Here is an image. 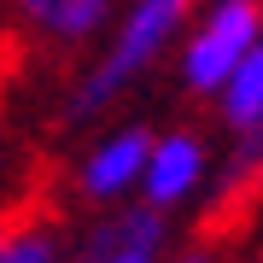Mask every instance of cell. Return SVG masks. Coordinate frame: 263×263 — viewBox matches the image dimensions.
<instances>
[{
  "label": "cell",
  "instance_id": "obj_7",
  "mask_svg": "<svg viewBox=\"0 0 263 263\" xmlns=\"http://www.w3.org/2000/svg\"><path fill=\"white\" fill-rule=\"evenodd\" d=\"M211 100H216V117H222L228 141L234 135H263V41L222 76V88Z\"/></svg>",
  "mask_w": 263,
  "mask_h": 263
},
{
  "label": "cell",
  "instance_id": "obj_9",
  "mask_svg": "<svg viewBox=\"0 0 263 263\" xmlns=\"http://www.w3.org/2000/svg\"><path fill=\"white\" fill-rule=\"evenodd\" d=\"M164 263H216L205 246H187V252H176V257H164Z\"/></svg>",
  "mask_w": 263,
  "mask_h": 263
},
{
  "label": "cell",
  "instance_id": "obj_6",
  "mask_svg": "<svg viewBox=\"0 0 263 263\" xmlns=\"http://www.w3.org/2000/svg\"><path fill=\"white\" fill-rule=\"evenodd\" d=\"M117 6L123 0H12L18 24L35 41L59 47V53H76V47H88V41H100L105 24L117 18Z\"/></svg>",
  "mask_w": 263,
  "mask_h": 263
},
{
  "label": "cell",
  "instance_id": "obj_2",
  "mask_svg": "<svg viewBox=\"0 0 263 263\" xmlns=\"http://www.w3.org/2000/svg\"><path fill=\"white\" fill-rule=\"evenodd\" d=\"M263 41V6L257 0H199L187 29L176 41V82L187 94L211 100L222 76Z\"/></svg>",
  "mask_w": 263,
  "mask_h": 263
},
{
  "label": "cell",
  "instance_id": "obj_1",
  "mask_svg": "<svg viewBox=\"0 0 263 263\" xmlns=\"http://www.w3.org/2000/svg\"><path fill=\"white\" fill-rule=\"evenodd\" d=\"M193 6L199 0H123L117 18L105 24V35H100L94 65L82 70V82H76V94H70V117L88 123V117L111 111L146 70H158L164 59L176 53Z\"/></svg>",
  "mask_w": 263,
  "mask_h": 263
},
{
  "label": "cell",
  "instance_id": "obj_4",
  "mask_svg": "<svg viewBox=\"0 0 263 263\" xmlns=\"http://www.w3.org/2000/svg\"><path fill=\"white\" fill-rule=\"evenodd\" d=\"M146 141H152L146 123H117V129H105L100 141L82 152V164H76V193H82L88 205H129L135 181H141V164H146Z\"/></svg>",
  "mask_w": 263,
  "mask_h": 263
},
{
  "label": "cell",
  "instance_id": "obj_11",
  "mask_svg": "<svg viewBox=\"0 0 263 263\" xmlns=\"http://www.w3.org/2000/svg\"><path fill=\"white\" fill-rule=\"evenodd\" d=\"M257 6H263V0H257Z\"/></svg>",
  "mask_w": 263,
  "mask_h": 263
},
{
  "label": "cell",
  "instance_id": "obj_10",
  "mask_svg": "<svg viewBox=\"0 0 263 263\" xmlns=\"http://www.w3.org/2000/svg\"><path fill=\"white\" fill-rule=\"evenodd\" d=\"M65 263H76V257H65Z\"/></svg>",
  "mask_w": 263,
  "mask_h": 263
},
{
  "label": "cell",
  "instance_id": "obj_5",
  "mask_svg": "<svg viewBox=\"0 0 263 263\" xmlns=\"http://www.w3.org/2000/svg\"><path fill=\"white\" fill-rule=\"evenodd\" d=\"M170 257V216L146 211L141 199L111 205L76 246V263H164Z\"/></svg>",
  "mask_w": 263,
  "mask_h": 263
},
{
  "label": "cell",
  "instance_id": "obj_8",
  "mask_svg": "<svg viewBox=\"0 0 263 263\" xmlns=\"http://www.w3.org/2000/svg\"><path fill=\"white\" fill-rule=\"evenodd\" d=\"M0 263H65V240H59L47 222L0 228Z\"/></svg>",
  "mask_w": 263,
  "mask_h": 263
},
{
  "label": "cell",
  "instance_id": "obj_3",
  "mask_svg": "<svg viewBox=\"0 0 263 263\" xmlns=\"http://www.w3.org/2000/svg\"><path fill=\"white\" fill-rule=\"evenodd\" d=\"M211 181H216V152H211L205 135L199 129H158L146 141V164H141V181H135V199L146 211L176 216Z\"/></svg>",
  "mask_w": 263,
  "mask_h": 263
}]
</instances>
